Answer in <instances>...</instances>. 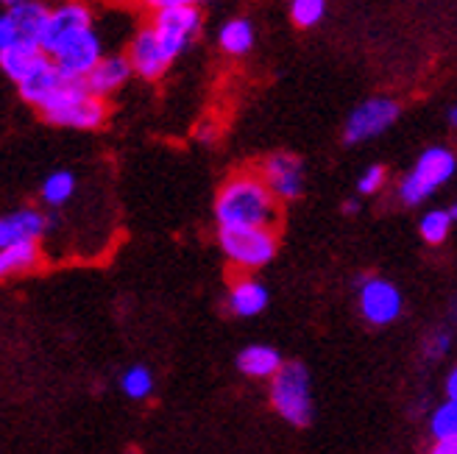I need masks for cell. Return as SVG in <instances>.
Listing matches in <instances>:
<instances>
[{"instance_id":"cell-24","label":"cell","mask_w":457,"mask_h":454,"mask_svg":"<svg viewBox=\"0 0 457 454\" xmlns=\"http://www.w3.org/2000/svg\"><path fill=\"white\" fill-rule=\"evenodd\" d=\"M327 0H290V20L299 29H312L324 20Z\"/></svg>"},{"instance_id":"cell-23","label":"cell","mask_w":457,"mask_h":454,"mask_svg":"<svg viewBox=\"0 0 457 454\" xmlns=\"http://www.w3.org/2000/svg\"><path fill=\"white\" fill-rule=\"evenodd\" d=\"M452 223H454V207H449V210H429L421 218V223H419V232H421L424 243L441 245V243H446V237L452 232Z\"/></svg>"},{"instance_id":"cell-1","label":"cell","mask_w":457,"mask_h":454,"mask_svg":"<svg viewBox=\"0 0 457 454\" xmlns=\"http://www.w3.org/2000/svg\"><path fill=\"white\" fill-rule=\"evenodd\" d=\"M218 229H240V226H268L279 218V201L270 195L260 173L245 170L226 181L215 198Z\"/></svg>"},{"instance_id":"cell-17","label":"cell","mask_w":457,"mask_h":454,"mask_svg":"<svg viewBox=\"0 0 457 454\" xmlns=\"http://www.w3.org/2000/svg\"><path fill=\"white\" fill-rule=\"evenodd\" d=\"M62 81H64V76L56 70V64L51 62V59H45L37 70L31 73V76H26L22 78L17 87H20V95H22V101L26 103H31V106H42L45 101H48L56 89L62 87Z\"/></svg>"},{"instance_id":"cell-2","label":"cell","mask_w":457,"mask_h":454,"mask_svg":"<svg viewBox=\"0 0 457 454\" xmlns=\"http://www.w3.org/2000/svg\"><path fill=\"white\" fill-rule=\"evenodd\" d=\"M39 111L51 126L93 131V128H101L106 123L109 103L96 98V95H89L84 81L64 78L56 93L39 106Z\"/></svg>"},{"instance_id":"cell-7","label":"cell","mask_w":457,"mask_h":454,"mask_svg":"<svg viewBox=\"0 0 457 454\" xmlns=\"http://www.w3.org/2000/svg\"><path fill=\"white\" fill-rule=\"evenodd\" d=\"M151 29L162 45V51L176 62L181 54L190 48V42L201 31V12L198 6H179V9H162L154 14Z\"/></svg>"},{"instance_id":"cell-9","label":"cell","mask_w":457,"mask_h":454,"mask_svg":"<svg viewBox=\"0 0 457 454\" xmlns=\"http://www.w3.org/2000/svg\"><path fill=\"white\" fill-rule=\"evenodd\" d=\"M84 29H93V12L81 0H67V4H59L56 9L48 12V20H45L37 45L45 56H51L62 42H67Z\"/></svg>"},{"instance_id":"cell-37","label":"cell","mask_w":457,"mask_h":454,"mask_svg":"<svg viewBox=\"0 0 457 454\" xmlns=\"http://www.w3.org/2000/svg\"><path fill=\"white\" fill-rule=\"evenodd\" d=\"M126 454H140V451H137V449H129V451H126Z\"/></svg>"},{"instance_id":"cell-36","label":"cell","mask_w":457,"mask_h":454,"mask_svg":"<svg viewBox=\"0 0 457 454\" xmlns=\"http://www.w3.org/2000/svg\"><path fill=\"white\" fill-rule=\"evenodd\" d=\"M454 111H457V109H454V106H449V120H452V126H454V120H457Z\"/></svg>"},{"instance_id":"cell-26","label":"cell","mask_w":457,"mask_h":454,"mask_svg":"<svg viewBox=\"0 0 457 454\" xmlns=\"http://www.w3.org/2000/svg\"><path fill=\"white\" fill-rule=\"evenodd\" d=\"M429 429L436 438H449V435H457V401L454 399H446L436 413H432V421H429Z\"/></svg>"},{"instance_id":"cell-38","label":"cell","mask_w":457,"mask_h":454,"mask_svg":"<svg viewBox=\"0 0 457 454\" xmlns=\"http://www.w3.org/2000/svg\"><path fill=\"white\" fill-rule=\"evenodd\" d=\"M56 4H67V0H56Z\"/></svg>"},{"instance_id":"cell-20","label":"cell","mask_w":457,"mask_h":454,"mask_svg":"<svg viewBox=\"0 0 457 454\" xmlns=\"http://www.w3.org/2000/svg\"><path fill=\"white\" fill-rule=\"evenodd\" d=\"M9 17L14 20V26H17V34L22 42H37L39 34H42V26H45V20H48V4H42V0H26V4H20V6H12L6 9Z\"/></svg>"},{"instance_id":"cell-13","label":"cell","mask_w":457,"mask_h":454,"mask_svg":"<svg viewBox=\"0 0 457 454\" xmlns=\"http://www.w3.org/2000/svg\"><path fill=\"white\" fill-rule=\"evenodd\" d=\"M134 73H131V64H129V59L126 56H101L98 59V64L89 70L81 81H84V87H87V93L89 95H96V98H101V101H106L109 95H114L118 89H123L126 87V81L131 78Z\"/></svg>"},{"instance_id":"cell-34","label":"cell","mask_w":457,"mask_h":454,"mask_svg":"<svg viewBox=\"0 0 457 454\" xmlns=\"http://www.w3.org/2000/svg\"><path fill=\"white\" fill-rule=\"evenodd\" d=\"M357 210H360V203H357L354 198H352V201H346V203H343V212H346V215H354Z\"/></svg>"},{"instance_id":"cell-18","label":"cell","mask_w":457,"mask_h":454,"mask_svg":"<svg viewBox=\"0 0 457 454\" xmlns=\"http://www.w3.org/2000/svg\"><path fill=\"white\" fill-rule=\"evenodd\" d=\"M268 307V287L251 277H240L228 290V310L240 318H254Z\"/></svg>"},{"instance_id":"cell-5","label":"cell","mask_w":457,"mask_h":454,"mask_svg":"<svg viewBox=\"0 0 457 454\" xmlns=\"http://www.w3.org/2000/svg\"><path fill=\"white\" fill-rule=\"evenodd\" d=\"M218 243L226 260L240 270H260L277 257V232L268 226H240V229H218Z\"/></svg>"},{"instance_id":"cell-28","label":"cell","mask_w":457,"mask_h":454,"mask_svg":"<svg viewBox=\"0 0 457 454\" xmlns=\"http://www.w3.org/2000/svg\"><path fill=\"white\" fill-rule=\"evenodd\" d=\"M449 343H452V337H449V332H436L429 340H427V349H424V354L429 357V359H441L446 351H449Z\"/></svg>"},{"instance_id":"cell-11","label":"cell","mask_w":457,"mask_h":454,"mask_svg":"<svg viewBox=\"0 0 457 454\" xmlns=\"http://www.w3.org/2000/svg\"><path fill=\"white\" fill-rule=\"evenodd\" d=\"M260 178L277 201H295L304 193V165L295 153L268 156L260 168Z\"/></svg>"},{"instance_id":"cell-19","label":"cell","mask_w":457,"mask_h":454,"mask_svg":"<svg viewBox=\"0 0 457 454\" xmlns=\"http://www.w3.org/2000/svg\"><path fill=\"white\" fill-rule=\"evenodd\" d=\"M237 368L245 376H254V379H270L282 368V354L270 346H248L240 351L237 357Z\"/></svg>"},{"instance_id":"cell-33","label":"cell","mask_w":457,"mask_h":454,"mask_svg":"<svg viewBox=\"0 0 457 454\" xmlns=\"http://www.w3.org/2000/svg\"><path fill=\"white\" fill-rule=\"evenodd\" d=\"M446 393H449V399L457 401V371H452L449 379H446Z\"/></svg>"},{"instance_id":"cell-29","label":"cell","mask_w":457,"mask_h":454,"mask_svg":"<svg viewBox=\"0 0 457 454\" xmlns=\"http://www.w3.org/2000/svg\"><path fill=\"white\" fill-rule=\"evenodd\" d=\"M14 42H22L17 34L14 20L9 17V12H0V51L9 48V45H14Z\"/></svg>"},{"instance_id":"cell-8","label":"cell","mask_w":457,"mask_h":454,"mask_svg":"<svg viewBox=\"0 0 457 454\" xmlns=\"http://www.w3.org/2000/svg\"><path fill=\"white\" fill-rule=\"evenodd\" d=\"M104 56V45L96 29H84L76 37H71L67 42H62L59 48L48 56L56 70L71 78V81H81L93 67L98 64V59Z\"/></svg>"},{"instance_id":"cell-16","label":"cell","mask_w":457,"mask_h":454,"mask_svg":"<svg viewBox=\"0 0 457 454\" xmlns=\"http://www.w3.org/2000/svg\"><path fill=\"white\" fill-rule=\"evenodd\" d=\"M48 59L37 42H14L0 51V70H4L14 84H20L26 76H31L37 67Z\"/></svg>"},{"instance_id":"cell-12","label":"cell","mask_w":457,"mask_h":454,"mask_svg":"<svg viewBox=\"0 0 457 454\" xmlns=\"http://www.w3.org/2000/svg\"><path fill=\"white\" fill-rule=\"evenodd\" d=\"M126 59L131 64V73H137L145 81H159L168 73V67L173 64V59L162 51V45H159L151 26H145L134 34Z\"/></svg>"},{"instance_id":"cell-30","label":"cell","mask_w":457,"mask_h":454,"mask_svg":"<svg viewBox=\"0 0 457 454\" xmlns=\"http://www.w3.org/2000/svg\"><path fill=\"white\" fill-rule=\"evenodd\" d=\"M148 12H162V9H179V6H198L201 0H140Z\"/></svg>"},{"instance_id":"cell-14","label":"cell","mask_w":457,"mask_h":454,"mask_svg":"<svg viewBox=\"0 0 457 454\" xmlns=\"http://www.w3.org/2000/svg\"><path fill=\"white\" fill-rule=\"evenodd\" d=\"M48 229V218H45L39 210H17L12 215L0 218V248H6L12 243H22V240H39Z\"/></svg>"},{"instance_id":"cell-21","label":"cell","mask_w":457,"mask_h":454,"mask_svg":"<svg viewBox=\"0 0 457 454\" xmlns=\"http://www.w3.org/2000/svg\"><path fill=\"white\" fill-rule=\"evenodd\" d=\"M218 45L226 56H245L254 48V26L245 17L228 20L226 26L218 31Z\"/></svg>"},{"instance_id":"cell-31","label":"cell","mask_w":457,"mask_h":454,"mask_svg":"<svg viewBox=\"0 0 457 454\" xmlns=\"http://www.w3.org/2000/svg\"><path fill=\"white\" fill-rule=\"evenodd\" d=\"M429 454H457V435L436 438V443L429 446Z\"/></svg>"},{"instance_id":"cell-22","label":"cell","mask_w":457,"mask_h":454,"mask_svg":"<svg viewBox=\"0 0 457 454\" xmlns=\"http://www.w3.org/2000/svg\"><path fill=\"white\" fill-rule=\"evenodd\" d=\"M76 193V176L71 170H54L42 181V201L48 207H64Z\"/></svg>"},{"instance_id":"cell-10","label":"cell","mask_w":457,"mask_h":454,"mask_svg":"<svg viewBox=\"0 0 457 454\" xmlns=\"http://www.w3.org/2000/svg\"><path fill=\"white\" fill-rule=\"evenodd\" d=\"M360 312L369 324L387 326L402 315V293L394 282L369 277L360 282Z\"/></svg>"},{"instance_id":"cell-3","label":"cell","mask_w":457,"mask_h":454,"mask_svg":"<svg viewBox=\"0 0 457 454\" xmlns=\"http://www.w3.org/2000/svg\"><path fill=\"white\" fill-rule=\"evenodd\" d=\"M457 159L452 148L444 145H432L427 148L416 165L410 168V173L399 181V201L407 203V207H419L421 201H427L429 195H436L446 181L454 176Z\"/></svg>"},{"instance_id":"cell-35","label":"cell","mask_w":457,"mask_h":454,"mask_svg":"<svg viewBox=\"0 0 457 454\" xmlns=\"http://www.w3.org/2000/svg\"><path fill=\"white\" fill-rule=\"evenodd\" d=\"M0 4H4L6 9H12V6H20V4H26V0H0Z\"/></svg>"},{"instance_id":"cell-4","label":"cell","mask_w":457,"mask_h":454,"mask_svg":"<svg viewBox=\"0 0 457 454\" xmlns=\"http://www.w3.org/2000/svg\"><path fill=\"white\" fill-rule=\"evenodd\" d=\"M270 404L293 426H307L312 421L310 374L302 362H282V368L270 376Z\"/></svg>"},{"instance_id":"cell-15","label":"cell","mask_w":457,"mask_h":454,"mask_svg":"<svg viewBox=\"0 0 457 454\" xmlns=\"http://www.w3.org/2000/svg\"><path fill=\"white\" fill-rule=\"evenodd\" d=\"M39 265H42L39 240H22V243H12L6 248H0V282L31 274Z\"/></svg>"},{"instance_id":"cell-27","label":"cell","mask_w":457,"mask_h":454,"mask_svg":"<svg viewBox=\"0 0 457 454\" xmlns=\"http://www.w3.org/2000/svg\"><path fill=\"white\" fill-rule=\"evenodd\" d=\"M385 178H387V170L382 165H371V168H365L360 181H357V190L360 195H374L385 187Z\"/></svg>"},{"instance_id":"cell-25","label":"cell","mask_w":457,"mask_h":454,"mask_svg":"<svg viewBox=\"0 0 457 454\" xmlns=\"http://www.w3.org/2000/svg\"><path fill=\"white\" fill-rule=\"evenodd\" d=\"M120 388H123V393L129 396V399H148L151 396V391H154V374L145 368V366H134V368H129L126 374H123V379H120Z\"/></svg>"},{"instance_id":"cell-32","label":"cell","mask_w":457,"mask_h":454,"mask_svg":"<svg viewBox=\"0 0 457 454\" xmlns=\"http://www.w3.org/2000/svg\"><path fill=\"white\" fill-rule=\"evenodd\" d=\"M195 137L204 140V143H212V140L218 137V126H215L212 120H204V123L195 128Z\"/></svg>"},{"instance_id":"cell-6","label":"cell","mask_w":457,"mask_h":454,"mask_svg":"<svg viewBox=\"0 0 457 454\" xmlns=\"http://www.w3.org/2000/svg\"><path fill=\"white\" fill-rule=\"evenodd\" d=\"M399 115H402L399 101L387 98V95H377V98L362 101L360 106H354L346 126H343V140H346L349 145L374 140L391 128L399 120Z\"/></svg>"}]
</instances>
